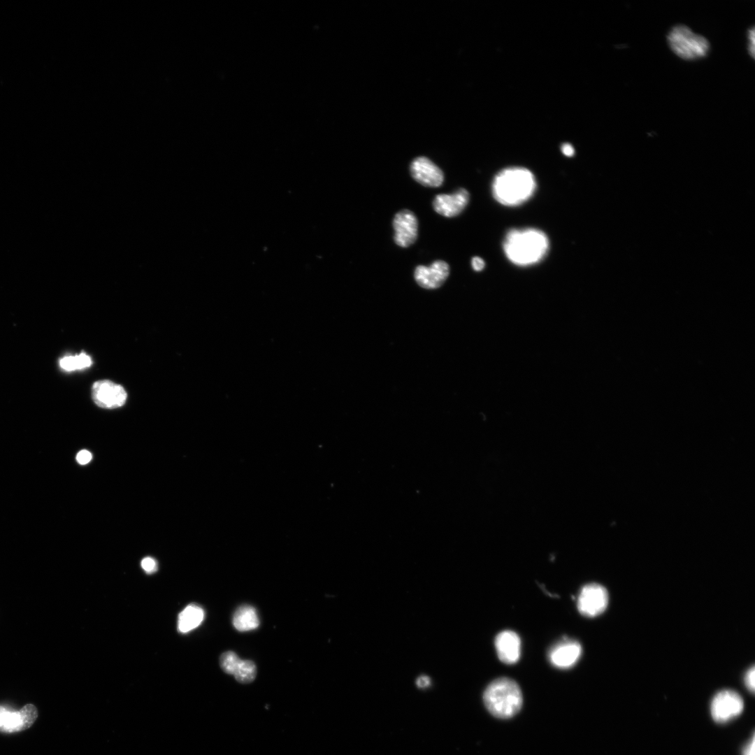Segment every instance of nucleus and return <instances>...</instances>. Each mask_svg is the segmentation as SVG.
Segmentation results:
<instances>
[{
  "instance_id": "1",
  "label": "nucleus",
  "mask_w": 755,
  "mask_h": 755,
  "mask_svg": "<svg viewBox=\"0 0 755 755\" xmlns=\"http://www.w3.org/2000/svg\"><path fill=\"white\" fill-rule=\"evenodd\" d=\"M549 239L541 230L526 228L509 231L503 240V250L510 261L520 266L540 262L547 254Z\"/></svg>"
},
{
  "instance_id": "2",
  "label": "nucleus",
  "mask_w": 755,
  "mask_h": 755,
  "mask_svg": "<svg viewBox=\"0 0 755 755\" xmlns=\"http://www.w3.org/2000/svg\"><path fill=\"white\" fill-rule=\"evenodd\" d=\"M536 185L535 178L528 169L510 167L503 169L494 177L492 194L501 204L517 206L533 196Z\"/></svg>"
},
{
  "instance_id": "3",
  "label": "nucleus",
  "mask_w": 755,
  "mask_h": 755,
  "mask_svg": "<svg viewBox=\"0 0 755 755\" xmlns=\"http://www.w3.org/2000/svg\"><path fill=\"white\" fill-rule=\"evenodd\" d=\"M483 700L492 715L508 719L521 709L522 694L519 685L514 680L500 677L487 686L483 694Z\"/></svg>"
},
{
  "instance_id": "4",
  "label": "nucleus",
  "mask_w": 755,
  "mask_h": 755,
  "mask_svg": "<svg viewBox=\"0 0 755 755\" xmlns=\"http://www.w3.org/2000/svg\"><path fill=\"white\" fill-rule=\"evenodd\" d=\"M667 41L673 52L686 60L703 58L710 50V43L705 37L684 24L673 27L667 35Z\"/></svg>"
},
{
  "instance_id": "5",
  "label": "nucleus",
  "mask_w": 755,
  "mask_h": 755,
  "mask_svg": "<svg viewBox=\"0 0 755 755\" xmlns=\"http://www.w3.org/2000/svg\"><path fill=\"white\" fill-rule=\"evenodd\" d=\"M608 604V594L604 587L596 583L586 584L577 598V608L584 616L594 617L605 611Z\"/></svg>"
},
{
  "instance_id": "6",
  "label": "nucleus",
  "mask_w": 755,
  "mask_h": 755,
  "mask_svg": "<svg viewBox=\"0 0 755 755\" xmlns=\"http://www.w3.org/2000/svg\"><path fill=\"white\" fill-rule=\"evenodd\" d=\"M37 716V709L32 704H27L20 710L0 705V731L15 733L27 729Z\"/></svg>"
},
{
  "instance_id": "7",
  "label": "nucleus",
  "mask_w": 755,
  "mask_h": 755,
  "mask_svg": "<svg viewBox=\"0 0 755 755\" xmlns=\"http://www.w3.org/2000/svg\"><path fill=\"white\" fill-rule=\"evenodd\" d=\"M92 397L99 407L111 409L122 406L126 402L127 394L120 384L102 380L93 384Z\"/></svg>"
},
{
  "instance_id": "8",
  "label": "nucleus",
  "mask_w": 755,
  "mask_h": 755,
  "mask_svg": "<svg viewBox=\"0 0 755 755\" xmlns=\"http://www.w3.org/2000/svg\"><path fill=\"white\" fill-rule=\"evenodd\" d=\"M743 700L738 693L731 690L719 692L711 703V714L718 722H725L739 715L743 710Z\"/></svg>"
},
{
  "instance_id": "9",
  "label": "nucleus",
  "mask_w": 755,
  "mask_h": 755,
  "mask_svg": "<svg viewBox=\"0 0 755 755\" xmlns=\"http://www.w3.org/2000/svg\"><path fill=\"white\" fill-rule=\"evenodd\" d=\"M392 226L394 230V240L401 247H408L417 240L418 221L413 212L403 209L394 217Z\"/></svg>"
},
{
  "instance_id": "10",
  "label": "nucleus",
  "mask_w": 755,
  "mask_h": 755,
  "mask_svg": "<svg viewBox=\"0 0 755 755\" xmlns=\"http://www.w3.org/2000/svg\"><path fill=\"white\" fill-rule=\"evenodd\" d=\"M412 178L423 186L440 187L444 181L443 171L426 157L415 158L410 165Z\"/></svg>"
},
{
  "instance_id": "11",
  "label": "nucleus",
  "mask_w": 755,
  "mask_h": 755,
  "mask_svg": "<svg viewBox=\"0 0 755 755\" xmlns=\"http://www.w3.org/2000/svg\"><path fill=\"white\" fill-rule=\"evenodd\" d=\"M469 199L468 192L464 188H459L452 194L436 195L433 200L432 206L437 213L445 217H454L463 212Z\"/></svg>"
},
{
  "instance_id": "12",
  "label": "nucleus",
  "mask_w": 755,
  "mask_h": 755,
  "mask_svg": "<svg viewBox=\"0 0 755 755\" xmlns=\"http://www.w3.org/2000/svg\"><path fill=\"white\" fill-rule=\"evenodd\" d=\"M449 274V264L445 261L436 260L428 266H417L414 271V278L420 287L433 289L440 287Z\"/></svg>"
},
{
  "instance_id": "13",
  "label": "nucleus",
  "mask_w": 755,
  "mask_h": 755,
  "mask_svg": "<svg viewBox=\"0 0 755 755\" xmlns=\"http://www.w3.org/2000/svg\"><path fill=\"white\" fill-rule=\"evenodd\" d=\"M582 654L580 644L565 639L554 645L549 652V660L555 667L566 669L574 666Z\"/></svg>"
},
{
  "instance_id": "14",
  "label": "nucleus",
  "mask_w": 755,
  "mask_h": 755,
  "mask_svg": "<svg viewBox=\"0 0 755 755\" xmlns=\"http://www.w3.org/2000/svg\"><path fill=\"white\" fill-rule=\"evenodd\" d=\"M495 647L499 659L507 664L516 663L520 656L521 641L512 631H503L495 638Z\"/></svg>"
},
{
  "instance_id": "15",
  "label": "nucleus",
  "mask_w": 755,
  "mask_h": 755,
  "mask_svg": "<svg viewBox=\"0 0 755 755\" xmlns=\"http://www.w3.org/2000/svg\"><path fill=\"white\" fill-rule=\"evenodd\" d=\"M233 625L237 631L241 632L257 628L259 625V619L256 610L248 605L240 606L233 614Z\"/></svg>"
},
{
  "instance_id": "16",
  "label": "nucleus",
  "mask_w": 755,
  "mask_h": 755,
  "mask_svg": "<svg viewBox=\"0 0 755 755\" xmlns=\"http://www.w3.org/2000/svg\"><path fill=\"white\" fill-rule=\"evenodd\" d=\"M204 618L203 610L196 604L187 605L178 616V629L185 633L198 627Z\"/></svg>"
},
{
  "instance_id": "17",
  "label": "nucleus",
  "mask_w": 755,
  "mask_h": 755,
  "mask_svg": "<svg viewBox=\"0 0 755 755\" xmlns=\"http://www.w3.org/2000/svg\"><path fill=\"white\" fill-rule=\"evenodd\" d=\"M92 364L91 357L84 352L79 355L65 357L59 361L60 366L67 371L88 368Z\"/></svg>"
},
{
  "instance_id": "18",
  "label": "nucleus",
  "mask_w": 755,
  "mask_h": 755,
  "mask_svg": "<svg viewBox=\"0 0 755 755\" xmlns=\"http://www.w3.org/2000/svg\"><path fill=\"white\" fill-rule=\"evenodd\" d=\"M256 675L257 668L254 663L250 660H241L233 676L238 682L247 684L255 679Z\"/></svg>"
},
{
  "instance_id": "19",
  "label": "nucleus",
  "mask_w": 755,
  "mask_h": 755,
  "mask_svg": "<svg viewBox=\"0 0 755 755\" xmlns=\"http://www.w3.org/2000/svg\"><path fill=\"white\" fill-rule=\"evenodd\" d=\"M241 660L235 652L227 651L220 656V667L224 673L233 675Z\"/></svg>"
},
{
  "instance_id": "20",
  "label": "nucleus",
  "mask_w": 755,
  "mask_h": 755,
  "mask_svg": "<svg viewBox=\"0 0 755 755\" xmlns=\"http://www.w3.org/2000/svg\"><path fill=\"white\" fill-rule=\"evenodd\" d=\"M142 568L148 574L153 573L157 570L156 561L151 557H145L141 561Z\"/></svg>"
},
{
  "instance_id": "21",
  "label": "nucleus",
  "mask_w": 755,
  "mask_h": 755,
  "mask_svg": "<svg viewBox=\"0 0 755 755\" xmlns=\"http://www.w3.org/2000/svg\"><path fill=\"white\" fill-rule=\"evenodd\" d=\"M745 682L747 687L754 692L755 687V669L754 666L751 667L746 673L745 676Z\"/></svg>"
},
{
  "instance_id": "22",
  "label": "nucleus",
  "mask_w": 755,
  "mask_h": 755,
  "mask_svg": "<svg viewBox=\"0 0 755 755\" xmlns=\"http://www.w3.org/2000/svg\"><path fill=\"white\" fill-rule=\"evenodd\" d=\"M91 459L92 454L86 450H80L76 455V460L81 465L88 463Z\"/></svg>"
},
{
  "instance_id": "23",
  "label": "nucleus",
  "mask_w": 755,
  "mask_h": 755,
  "mask_svg": "<svg viewBox=\"0 0 755 755\" xmlns=\"http://www.w3.org/2000/svg\"><path fill=\"white\" fill-rule=\"evenodd\" d=\"M754 27H752L748 29L747 38H748V51L752 57H754Z\"/></svg>"
},
{
  "instance_id": "24",
  "label": "nucleus",
  "mask_w": 755,
  "mask_h": 755,
  "mask_svg": "<svg viewBox=\"0 0 755 755\" xmlns=\"http://www.w3.org/2000/svg\"><path fill=\"white\" fill-rule=\"evenodd\" d=\"M471 265L475 271H480L484 268L485 262L481 257H474L471 259Z\"/></svg>"
},
{
  "instance_id": "25",
  "label": "nucleus",
  "mask_w": 755,
  "mask_h": 755,
  "mask_svg": "<svg viewBox=\"0 0 755 755\" xmlns=\"http://www.w3.org/2000/svg\"><path fill=\"white\" fill-rule=\"evenodd\" d=\"M431 680L428 676H419L416 680V684L419 688H426L430 685Z\"/></svg>"
},
{
  "instance_id": "26",
  "label": "nucleus",
  "mask_w": 755,
  "mask_h": 755,
  "mask_svg": "<svg viewBox=\"0 0 755 755\" xmlns=\"http://www.w3.org/2000/svg\"><path fill=\"white\" fill-rule=\"evenodd\" d=\"M754 736L753 735L752 740L744 747L742 755H754Z\"/></svg>"
},
{
  "instance_id": "27",
  "label": "nucleus",
  "mask_w": 755,
  "mask_h": 755,
  "mask_svg": "<svg viewBox=\"0 0 755 755\" xmlns=\"http://www.w3.org/2000/svg\"><path fill=\"white\" fill-rule=\"evenodd\" d=\"M561 152L567 157H572L575 153L573 147L569 143H564L561 146Z\"/></svg>"
}]
</instances>
